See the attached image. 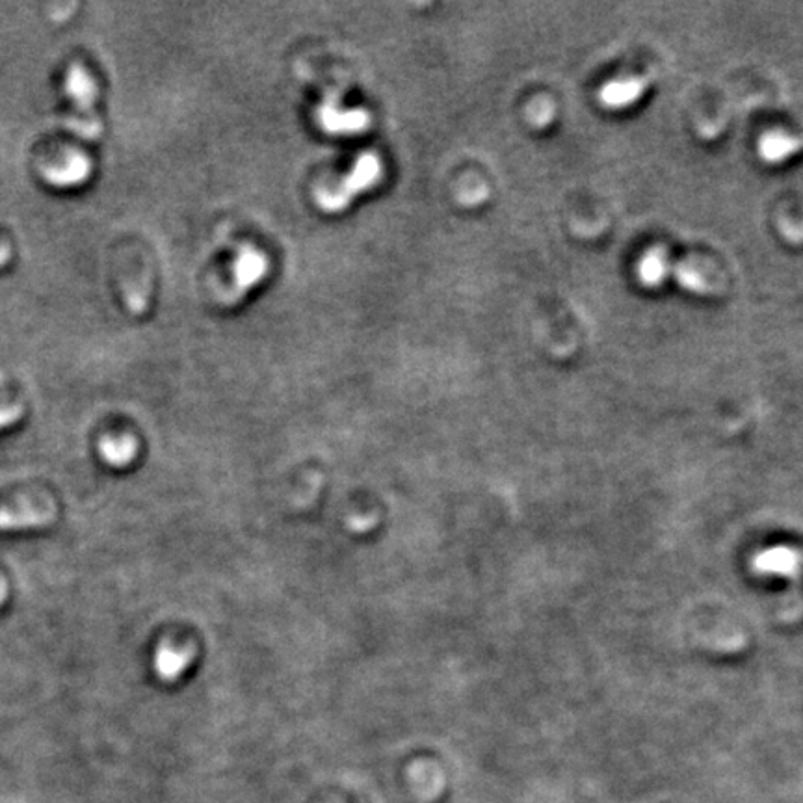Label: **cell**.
I'll return each instance as SVG.
<instances>
[{"mask_svg": "<svg viewBox=\"0 0 803 803\" xmlns=\"http://www.w3.org/2000/svg\"><path fill=\"white\" fill-rule=\"evenodd\" d=\"M66 93L71 101V114L67 118V127L84 140H95L103 125L95 110L97 86L92 75L84 67L73 66L67 71Z\"/></svg>", "mask_w": 803, "mask_h": 803, "instance_id": "1", "label": "cell"}, {"mask_svg": "<svg viewBox=\"0 0 803 803\" xmlns=\"http://www.w3.org/2000/svg\"><path fill=\"white\" fill-rule=\"evenodd\" d=\"M383 168L380 158L376 155H363L352 168V172L344 177L343 181L335 188L322 190L318 194V205L326 212L346 211V207L363 192L378 185L382 181Z\"/></svg>", "mask_w": 803, "mask_h": 803, "instance_id": "2", "label": "cell"}, {"mask_svg": "<svg viewBox=\"0 0 803 803\" xmlns=\"http://www.w3.org/2000/svg\"><path fill=\"white\" fill-rule=\"evenodd\" d=\"M266 274H268V259L263 251L244 246L231 264V281L229 287L225 289L224 302L227 305L240 302L251 289H255L263 281Z\"/></svg>", "mask_w": 803, "mask_h": 803, "instance_id": "3", "label": "cell"}, {"mask_svg": "<svg viewBox=\"0 0 803 803\" xmlns=\"http://www.w3.org/2000/svg\"><path fill=\"white\" fill-rule=\"evenodd\" d=\"M316 116L320 127L333 136H357L367 131L370 125L369 114L365 110L361 108L346 110L331 99L318 108Z\"/></svg>", "mask_w": 803, "mask_h": 803, "instance_id": "4", "label": "cell"}, {"mask_svg": "<svg viewBox=\"0 0 803 803\" xmlns=\"http://www.w3.org/2000/svg\"><path fill=\"white\" fill-rule=\"evenodd\" d=\"M54 510L45 504L17 502L12 506L0 508V530H21V528L45 527L53 521Z\"/></svg>", "mask_w": 803, "mask_h": 803, "instance_id": "5", "label": "cell"}, {"mask_svg": "<svg viewBox=\"0 0 803 803\" xmlns=\"http://www.w3.org/2000/svg\"><path fill=\"white\" fill-rule=\"evenodd\" d=\"M90 173H92V162L84 155L75 153V155H67V157L60 158L58 162H53L51 166H47L45 179L51 185L69 188V186L82 185Z\"/></svg>", "mask_w": 803, "mask_h": 803, "instance_id": "6", "label": "cell"}, {"mask_svg": "<svg viewBox=\"0 0 803 803\" xmlns=\"http://www.w3.org/2000/svg\"><path fill=\"white\" fill-rule=\"evenodd\" d=\"M646 84L644 79L614 80L603 86V90L599 92V99L606 108L621 110L636 103L644 95Z\"/></svg>", "mask_w": 803, "mask_h": 803, "instance_id": "7", "label": "cell"}, {"mask_svg": "<svg viewBox=\"0 0 803 803\" xmlns=\"http://www.w3.org/2000/svg\"><path fill=\"white\" fill-rule=\"evenodd\" d=\"M672 263L673 261L666 251L662 248H653V250L647 251L638 263V279L642 281V285L651 287V289L660 287V285H664L666 279H670Z\"/></svg>", "mask_w": 803, "mask_h": 803, "instance_id": "8", "label": "cell"}, {"mask_svg": "<svg viewBox=\"0 0 803 803\" xmlns=\"http://www.w3.org/2000/svg\"><path fill=\"white\" fill-rule=\"evenodd\" d=\"M802 142L785 132H768L761 138L759 144V155L770 164L785 162L787 158L796 155L800 151Z\"/></svg>", "mask_w": 803, "mask_h": 803, "instance_id": "9", "label": "cell"}, {"mask_svg": "<svg viewBox=\"0 0 803 803\" xmlns=\"http://www.w3.org/2000/svg\"><path fill=\"white\" fill-rule=\"evenodd\" d=\"M101 456L110 465H127L136 454V443L131 437H108L101 441Z\"/></svg>", "mask_w": 803, "mask_h": 803, "instance_id": "10", "label": "cell"}, {"mask_svg": "<svg viewBox=\"0 0 803 803\" xmlns=\"http://www.w3.org/2000/svg\"><path fill=\"white\" fill-rule=\"evenodd\" d=\"M21 415V408L19 406H2L0 408V428H6L10 424H14Z\"/></svg>", "mask_w": 803, "mask_h": 803, "instance_id": "11", "label": "cell"}, {"mask_svg": "<svg viewBox=\"0 0 803 803\" xmlns=\"http://www.w3.org/2000/svg\"><path fill=\"white\" fill-rule=\"evenodd\" d=\"M4 599H6V586H4V582H0V605L4 603Z\"/></svg>", "mask_w": 803, "mask_h": 803, "instance_id": "12", "label": "cell"}]
</instances>
